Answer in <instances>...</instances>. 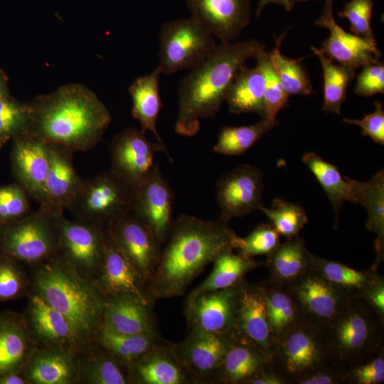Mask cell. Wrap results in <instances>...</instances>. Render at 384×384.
Here are the masks:
<instances>
[{
	"label": "cell",
	"instance_id": "obj_1",
	"mask_svg": "<svg viewBox=\"0 0 384 384\" xmlns=\"http://www.w3.org/2000/svg\"><path fill=\"white\" fill-rule=\"evenodd\" d=\"M237 238L228 223L220 219L178 217L147 286L151 302L182 294L209 263L223 252L235 249Z\"/></svg>",
	"mask_w": 384,
	"mask_h": 384
},
{
	"label": "cell",
	"instance_id": "obj_2",
	"mask_svg": "<svg viewBox=\"0 0 384 384\" xmlns=\"http://www.w3.org/2000/svg\"><path fill=\"white\" fill-rule=\"evenodd\" d=\"M28 106L23 134L47 144L86 151L94 147L112 117L96 94L80 83H70L36 97Z\"/></svg>",
	"mask_w": 384,
	"mask_h": 384
},
{
	"label": "cell",
	"instance_id": "obj_3",
	"mask_svg": "<svg viewBox=\"0 0 384 384\" xmlns=\"http://www.w3.org/2000/svg\"><path fill=\"white\" fill-rule=\"evenodd\" d=\"M264 50L255 39L218 44L180 82L176 132L184 137L197 134L201 119L219 111L240 68Z\"/></svg>",
	"mask_w": 384,
	"mask_h": 384
},
{
	"label": "cell",
	"instance_id": "obj_4",
	"mask_svg": "<svg viewBox=\"0 0 384 384\" xmlns=\"http://www.w3.org/2000/svg\"><path fill=\"white\" fill-rule=\"evenodd\" d=\"M29 268L31 292L65 317L80 346L94 340L106 297L96 279L81 275L58 255Z\"/></svg>",
	"mask_w": 384,
	"mask_h": 384
},
{
	"label": "cell",
	"instance_id": "obj_5",
	"mask_svg": "<svg viewBox=\"0 0 384 384\" xmlns=\"http://www.w3.org/2000/svg\"><path fill=\"white\" fill-rule=\"evenodd\" d=\"M329 360L346 370L384 352V320L361 297H352L321 330Z\"/></svg>",
	"mask_w": 384,
	"mask_h": 384
},
{
	"label": "cell",
	"instance_id": "obj_6",
	"mask_svg": "<svg viewBox=\"0 0 384 384\" xmlns=\"http://www.w3.org/2000/svg\"><path fill=\"white\" fill-rule=\"evenodd\" d=\"M134 188L115 172H102L82 182L68 210L75 220L106 227L132 210Z\"/></svg>",
	"mask_w": 384,
	"mask_h": 384
},
{
	"label": "cell",
	"instance_id": "obj_7",
	"mask_svg": "<svg viewBox=\"0 0 384 384\" xmlns=\"http://www.w3.org/2000/svg\"><path fill=\"white\" fill-rule=\"evenodd\" d=\"M0 253L31 267L58 253V230L54 213L37 211L0 225Z\"/></svg>",
	"mask_w": 384,
	"mask_h": 384
},
{
	"label": "cell",
	"instance_id": "obj_8",
	"mask_svg": "<svg viewBox=\"0 0 384 384\" xmlns=\"http://www.w3.org/2000/svg\"><path fill=\"white\" fill-rule=\"evenodd\" d=\"M159 64L161 74L192 70L214 50L213 35L193 17L169 21L159 34Z\"/></svg>",
	"mask_w": 384,
	"mask_h": 384
},
{
	"label": "cell",
	"instance_id": "obj_9",
	"mask_svg": "<svg viewBox=\"0 0 384 384\" xmlns=\"http://www.w3.org/2000/svg\"><path fill=\"white\" fill-rule=\"evenodd\" d=\"M329 361L321 329L302 319L277 340L270 363L287 384H297Z\"/></svg>",
	"mask_w": 384,
	"mask_h": 384
},
{
	"label": "cell",
	"instance_id": "obj_10",
	"mask_svg": "<svg viewBox=\"0 0 384 384\" xmlns=\"http://www.w3.org/2000/svg\"><path fill=\"white\" fill-rule=\"evenodd\" d=\"M58 253L81 275L96 279L102 262L105 227L68 219L55 213Z\"/></svg>",
	"mask_w": 384,
	"mask_h": 384
},
{
	"label": "cell",
	"instance_id": "obj_11",
	"mask_svg": "<svg viewBox=\"0 0 384 384\" xmlns=\"http://www.w3.org/2000/svg\"><path fill=\"white\" fill-rule=\"evenodd\" d=\"M287 287L302 318L321 331L338 314L352 297L312 268Z\"/></svg>",
	"mask_w": 384,
	"mask_h": 384
},
{
	"label": "cell",
	"instance_id": "obj_12",
	"mask_svg": "<svg viewBox=\"0 0 384 384\" xmlns=\"http://www.w3.org/2000/svg\"><path fill=\"white\" fill-rule=\"evenodd\" d=\"M105 228L148 286L161 252V244L151 229L132 211Z\"/></svg>",
	"mask_w": 384,
	"mask_h": 384
},
{
	"label": "cell",
	"instance_id": "obj_13",
	"mask_svg": "<svg viewBox=\"0 0 384 384\" xmlns=\"http://www.w3.org/2000/svg\"><path fill=\"white\" fill-rule=\"evenodd\" d=\"M262 191V173L255 166L242 164L224 174L216 187L219 219L228 223L232 218L260 210L264 206Z\"/></svg>",
	"mask_w": 384,
	"mask_h": 384
},
{
	"label": "cell",
	"instance_id": "obj_14",
	"mask_svg": "<svg viewBox=\"0 0 384 384\" xmlns=\"http://www.w3.org/2000/svg\"><path fill=\"white\" fill-rule=\"evenodd\" d=\"M174 199L173 189L156 164L134 187L132 212L151 229L161 245L166 240L173 222Z\"/></svg>",
	"mask_w": 384,
	"mask_h": 384
},
{
	"label": "cell",
	"instance_id": "obj_15",
	"mask_svg": "<svg viewBox=\"0 0 384 384\" xmlns=\"http://www.w3.org/2000/svg\"><path fill=\"white\" fill-rule=\"evenodd\" d=\"M142 129L128 128L117 134L110 144L112 171L134 188L151 172L154 155L163 150L153 143Z\"/></svg>",
	"mask_w": 384,
	"mask_h": 384
},
{
	"label": "cell",
	"instance_id": "obj_16",
	"mask_svg": "<svg viewBox=\"0 0 384 384\" xmlns=\"http://www.w3.org/2000/svg\"><path fill=\"white\" fill-rule=\"evenodd\" d=\"M239 285L206 292L186 300L190 330L226 334L235 329Z\"/></svg>",
	"mask_w": 384,
	"mask_h": 384
},
{
	"label": "cell",
	"instance_id": "obj_17",
	"mask_svg": "<svg viewBox=\"0 0 384 384\" xmlns=\"http://www.w3.org/2000/svg\"><path fill=\"white\" fill-rule=\"evenodd\" d=\"M28 298L22 315L36 347L76 352L80 344L65 317L40 296L31 292Z\"/></svg>",
	"mask_w": 384,
	"mask_h": 384
},
{
	"label": "cell",
	"instance_id": "obj_18",
	"mask_svg": "<svg viewBox=\"0 0 384 384\" xmlns=\"http://www.w3.org/2000/svg\"><path fill=\"white\" fill-rule=\"evenodd\" d=\"M235 331L254 344L271 361L277 339L270 328L266 310L263 285L240 283Z\"/></svg>",
	"mask_w": 384,
	"mask_h": 384
},
{
	"label": "cell",
	"instance_id": "obj_19",
	"mask_svg": "<svg viewBox=\"0 0 384 384\" xmlns=\"http://www.w3.org/2000/svg\"><path fill=\"white\" fill-rule=\"evenodd\" d=\"M191 17L221 43L233 42L249 24L250 0H186Z\"/></svg>",
	"mask_w": 384,
	"mask_h": 384
},
{
	"label": "cell",
	"instance_id": "obj_20",
	"mask_svg": "<svg viewBox=\"0 0 384 384\" xmlns=\"http://www.w3.org/2000/svg\"><path fill=\"white\" fill-rule=\"evenodd\" d=\"M334 1L324 0L321 15L314 21L315 25L329 31V37L321 43L319 50L331 60L355 70L380 62L381 53L378 47L348 33L337 23L334 16Z\"/></svg>",
	"mask_w": 384,
	"mask_h": 384
},
{
	"label": "cell",
	"instance_id": "obj_21",
	"mask_svg": "<svg viewBox=\"0 0 384 384\" xmlns=\"http://www.w3.org/2000/svg\"><path fill=\"white\" fill-rule=\"evenodd\" d=\"M229 333L190 330L185 339L172 343L178 359L198 383H209L221 364L228 348Z\"/></svg>",
	"mask_w": 384,
	"mask_h": 384
},
{
	"label": "cell",
	"instance_id": "obj_22",
	"mask_svg": "<svg viewBox=\"0 0 384 384\" xmlns=\"http://www.w3.org/2000/svg\"><path fill=\"white\" fill-rule=\"evenodd\" d=\"M50 164L40 208L51 213L68 210L82 180L75 171L72 149L48 144Z\"/></svg>",
	"mask_w": 384,
	"mask_h": 384
},
{
	"label": "cell",
	"instance_id": "obj_23",
	"mask_svg": "<svg viewBox=\"0 0 384 384\" xmlns=\"http://www.w3.org/2000/svg\"><path fill=\"white\" fill-rule=\"evenodd\" d=\"M131 384L198 383L176 356L172 343L161 340L129 365Z\"/></svg>",
	"mask_w": 384,
	"mask_h": 384
},
{
	"label": "cell",
	"instance_id": "obj_24",
	"mask_svg": "<svg viewBox=\"0 0 384 384\" xmlns=\"http://www.w3.org/2000/svg\"><path fill=\"white\" fill-rule=\"evenodd\" d=\"M105 295L129 293L151 305L147 284L105 228V250L100 272L95 279Z\"/></svg>",
	"mask_w": 384,
	"mask_h": 384
},
{
	"label": "cell",
	"instance_id": "obj_25",
	"mask_svg": "<svg viewBox=\"0 0 384 384\" xmlns=\"http://www.w3.org/2000/svg\"><path fill=\"white\" fill-rule=\"evenodd\" d=\"M11 159L19 184L40 205L50 164L48 144L25 134L16 137Z\"/></svg>",
	"mask_w": 384,
	"mask_h": 384
},
{
	"label": "cell",
	"instance_id": "obj_26",
	"mask_svg": "<svg viewBox=\"0 0 384 384\" xmlns=\"http://www.w3.org/2000/svg\"><path fill=\"white\" fill-rule=\"evenodd\" d=\"M100 326L124 334H157L151 305L129 293L106 295Z\"/></svg>",
	"mask_w": 384,
	"mask_h": 384
},
{
	"label": "cell",
	"instance_id": "obj_27",
	"mask_svg": "<svg viewBox=\"0 0 384 384\" xmlns=\"http://www.w3.org/2000/svg\"><path fill=\"white\" fill-rule=\"evenodd\" d=\"M270 364L265 355L233 329L225 357L209 383L245 384Z\"/></svg>",
	"mask_w": 384,
	"mask_h": 384
},
{
	"label": "cell",
	"instance_id": "obj_28",
	"mask_svg": "<svg viewBox=\"0 0 384 384\" xmlns=\"http://www.w3.org/2000/svg\"><path fill=\"white\" fill-rule=\"evenodd\" d=\"M76 352L36 347L21 373L29 384L78 383Z\"/></svg>",
	"mask_w": 384,
	"mask_h": 384
},
{
	"label": "cell",
	"instance_id": "obj_29",
	"mask_svg": "<svg viewBox=\"0 0 384 384\" xmlns=\"http://www.w3.org/2000/svg\"><path fill=\"white\" fill-rule=\"evenodd\" d=\"M36 348L22 313L0 312V378L21 372Z\"/></svg>",
	"mask_w": 384,
	"mask_h": 384
},
{
	"label": "cell",
	"instance_id": "obj_30",
	"mask_svg": "<svg viewBox=\"0 0 384 384\" xmlns=\"http://www.w3.org/2000/svg\"><path fill=\"white\" fill-rule=\"evenodd\" d=\"M78 383L131 384L129 366L95 339L80 346L76 352Z\"/></svg>",
	"mask_w": 384,
	"mask_h": 384
},
{
	"label": "cell",
	"instance_id": "obj_31",
	"mask_svg": "<svg viewBox=\"0 0 384 384\" xmlns=\"http://www.w3.org/2000/svg\"><path fill=\"white\" fill-rule=\"evenodd\" d=\"M161 74L156 66L147 75L136 78L129 87L132 97L133 117L141 124L142 130L149 131L154 136L158 143L171 162L173 160L168 152L164 140L156 129V122L162 107L159 93V78Z\"/></svg>",
	"mask_w": 384,
	"mask_h": 384
},
{
	"label": "cell",
	"instance_id": "obj_32",
	"mask_svg": "<svg viewBox=\"0 0 384 384\" xmlns=\"http://www.w3.org/2000/svg\"><path fill=\"white\" fill-rule=\"evenodd\" d=\"M351 201L362 205L367 211L366 230L376 238V259L372 267L377 269L384 258V171L380 169L370 180L361 182L350 178Z\"/></svg>",
	"mask_w": 384,
	"mask_h": 384
},
{
	"label": "cell",
	"instance_id": "obj_33",
	"mask_svg": "<svg viewBox=\"0 0 384 384\" xmlns=\"http://www.w3.org/2000/svg\"><path fill=\"white\" fill-rule=\"evenodd\" d=\"M311 255L299 235L287 238L267 255L265 263L270 272L267 281L289 284L311 269Z\"/></svg>",
	"mask_w": 384,
	"mask_h": 384
},
{
	"label": "cell",
	"instance_id": "obj_34",
	"mask_svg": "<svg viewBox=\"0 0 384 384\" xmlns=\"http://www.w3.org/2000/svg\"><path fill=\"white\" fill-rule=\"evenodd\" d=\"M213 263L210 275L188 294L186 300L206 292L236 286L244 279L246 274L265 265V262L257 261L240 252L234 253L233 250L221 253Z\"/></svg>",
	"mask_w": 384,
	"mask_h": 384
},
{
	"label": "cell",
	"instance_id": "obj_35",
	"mask_svg": "<svg viewBox=\"0 0 384 384\" xmlns=\"http://www.w3.org/2000/svg\"><path fill=\"white\" fill-rule=\"evenodd\" d=\"M265 78L260 68L242 66L228 92L225 102L233 114L254 112L264 117Z\"/></svg>",
	"mask_w": 384,
	"mask_h": 384
},
{
	"label": "cell",
	"instance_id": "obj_36",
	"mask_svg": "<svg viewBox=\"0 0 384 384\" xmlns=\"http://www.w3.org/2000/svg\"><path fill=\"white\" fill-rule=\"evenodd\" d=\"M311 267L352 297H361L368 287L383 277L375 268L358 270L313 254L311 255Z\"/></svg>",
	"mask_w": 384,
	"mask_h": 384
},
{
	"label": "cell",
	"instance_id": "obj_37",
	"mask_svg": "<svg viewBox=\"0 0 384 384\" xmlns=\"http://www.w3.org/2000/svg\"><path fill=\"white\" fill-rule=\"evenodd\" d=\"M268 321L277 340L303 318L287 285L262 283Z\"/></svg>",
	"mask_w": 384,
	"mask_h": 384
},
{
	"label": "cell",
	"instance_id": "obj_38",
	"mask_svg": "<svg viewBox=\"0 0 384 384\" xmlns=\"http://www.w3.org/2000/svg\"><path fill=\"white\" fill-rule=\"evenodd\" d=\"M302 159L329 198L335 212V228H336L339 210L343 203L345 201H351L350 178L343 176L336 166L325 161L315 152L304 154Z\"/></svg>",
	"mask_w": 384,
	"mask_h": 384
},
{
	"label": "cell",
	"instance_id": "obj_39",
	"mask_svg": "<svg viewBox=\"0 0 384 384\" xmlns=\"http://www.w3.org/2000/svg\"><path fill=\"white\" fill-rule=\"evenodd\" d=\"M311 48L319 58L323 70L322 109L325 112L339 114L342 104L346 99L348 87L356 76V70L349 66L334 63L319 48L314 46Z\"/></svg>",
	"mask_w": 384,
	"mask_h": 384
},
{
	"label": "cell",
	"instance_id": "obj_40",
	"mask_svg": "<svg viewBox=\"0 0 384 384\" xmlns=\"http://www.w3.org/2000/svg\"><path fill=\"white\" fill-rule=\"evenodd\" d=\"M94 339L111 355L128 366L160 341L157 334H124L100 325Z\"/></svg>",
	"mask_w": 384,
	"mask_h": 384
},
{
	"label": "cell",
	"instance_id": "obj_41",
	"mask_svg": "<svg viewBox=\"0 0 384 384\" xmlns=\"http://www.w3.org/2000/svg\"><path fill=\"white\" fill-rule=\"evenodd\" d=\"M278 124L277 119H261L251 125L224 126L219 132L213 151L226 156L244 154Z\"/></svg>",
	"mask_w": 384,
	"mask_h": 384
},
{
	"label": "cell",
	"instance_id": "obj_42",
	"mask_svg": "<svg viewBox=\"0 0 384 384\" xmlns=\"http://www.w3.org/2000/svg\"><path fill=\"white\" fill-rule=\"evenodd\" d=\"M286 33L287 31H284L277 38L274 48L269 53L272 65L289 97L311 95L314 92L313 86L301 60L289 58L281 53L280 46Z\"/></svg>",
	"mask_w": 384,
	"mask_h": 384
},
{
	"label": "cell",
	"instance_id": "obj_43",
	"mask_svg": "<svg viewBox=\"0 0 384 384\" xmlns=\"http://www.w3.org/2000/svg\"><path fill=\"white\" fill-rule=\"evenodd\" d=\"M21 262L0 253V304L28 297L31 277Z\"/></svg>",
	"mask_w": 384,
	"mask_h": 384
},
{
	"label": "cell",
	"instance_id": "obj_44",
	"mask_svg": "<svg viewBox=\"0 0 384 384\" xmlns=\"http://www.w3.org/2000/svg\"><path fill=\"white\" fill-rule=\"evenodd\" d=\"M262 210L281 236L297 235L308 222L305 210L300 206L282 198H274L271 207Z\"/></svg>",
	"mask_w": 384,
	"mask_h": 384
},
{
	"label": "cell",
	"instance_id": "obj_45",
	"mask_svg": "<svg viewBox=\"0 0 384 384\" xmlns=\"http://www.w3.org/2000/svg\"><path fill=\"white\" fill-rule=\"evenodd\" d=\"M255 59L265 78V110L262 119L275 120L280 110L288 106L289 96L285 92L272 65L269 53L264 50Z\"/></svg>",
	"mask_w": 384,
	"mask_h": 384
},
{
	"label": "cell",
	"instance_id": "obj_46",
	"mask_svg": "<svg viewBox=\"0 0 384 384\" xmlns=\"http://www.w3.org/2000/svg\"><path fill=\"white\" fill-rule=\"evenodd\" d=\"M373 4V0H351L338 13V16L349 21L351 33L363 38L370 45L378 47L371 26Z\"/></svg>",
	"mask_w": 384,
	"mask_h": 384
},
{
	"label": "cell",
	"instance_id": "obj_47",
	"mask_svg": "<svg viewBox=\"0 0 384 384\" xmlns=\"http://www.w3.org/2000/svg\"><path fill=\"white\" fill-rule=\"evenodd\" d=\"M280 235L271 223H261L246 237L238 236L235 249L247 257L271 253L279 245Z\"/></svg>",
	"mask_w": 384,
	"mask_h": 384
},
{
	"label": "cell",
	"instance_id": "obj_48",
	"mask_svg": "<svg viewBox=\"0 0 384 384\" xmlns=\"http://www.w3.org/2000/svg\"><path fill=\"white\" fill-rule=\"evenodd\" d=\"M28 116V103L18 102L9 96L0 97V136L8 139L23 134Z\"/></svg>",
	"mask_w": 384,
	"mask_h": 384
},
{
	"label": "cell",
	"instance_id": "obj_49",
	"mask_svg": "<svg viewBox=\"0 0 384 384\" xmlns=\"http://www.w3.org/2000/svg\"><path fill=\"white\" fill-rule=\"evenodd\" d=\"M27 195L20 184L0 187V225L14 221L30 212Z\"/></svg>",
	"mask_w": 384,
	"mask_h": 384
},
{
	"label": "cell",
	"instance_id": "obj_50",
	"mask_svg": "<svg viewBox=\"0 0 384 384\" xmlns=\"http://www.w3.org/2000/svg\"><path fill=\"white\" fill-rule=\"evenodd\" d=\"M346 384H380L384 381V352L376 357L348 368Z\"/></svg>",
	"mask_w": 384,
	"mask_h": 384
},
{
	"label": "cell",
	"instance_id": "obj_51",
	"mask_svg": "<svg viewBox=\"0 0 384 384\" xmlns=\"http://www.w3.org/2000/svg\"><path fill=\"white\" fill-rule=\"evenodd\" d=\"M354 93L370 97L384 93V65L380 61L363 66L356 78Z\"/></svg>",
	"mask_w": 384,
	"mask_h": 384
},
{
	"label": "cell",
	"instance_id": "obj_52",
	"mask_svg": "<svg viewBox=\"0 0 384 384\" xmlns=\"http://www.w3.org/2000/svg\"><path fill=\"white\" fill-rule=\"evenodd\" d=\"M373 112L366 114L360 119L343 118L346 123L358 126L362 135L369 137L375 143L384 144V110L380 101L374 102Z\"/></svg>",
	"mask_w": 384,
	"mask_h": 384
},
{
	"label": "cell",
	"instance_id": "obj_53",
	"mask_svg": "<svg viewBox=\"0 0 384 384\" xmlns=\"http://www.w3.org/2000/svg\"><path fill=\"white\" fill-rule=\"evenodd\" d=\"M346 370L331 361L300 379L297 384H345Z\"/></svg>",
	"mask_w": 384,
	"mask_h": 384
},
{
	"label": "cell",
	"instance_id": "obj_54",
	"mask_svg": "<svg viewBox=\"0 0 384 384\" xmlns=\"http://www.w3.org/2000/svg\"><path fill=\"white\" fill-rule=\"evenodd\" d=\"M384 320V278L368 287L361 296Z\"/></svg>",
	"mask_w": 384,
	"mask_h": 384
},
{
	"label": "cell",
	"instance_id": "obj_55",
	"mask_svg": "<svg viewBox=\"0 0 384 384\" xmlns=\"http://www.w3.org/2000/svg\"><path fill=\"white\" fill-rule=\"evenodd\" d=\"M245 384H287L270 364L258 374L249 379Z\"/></svg>",
	"mask_w": 384,
	"mask_h": 384
},
{
	"label": "cell",
	"instance_id": "obj_56",
	"mask_svg": "<svg viewBox=\"0 0 384 384\" xmlns=\"http://www.w3.org/2000/svg\"><path fill=\"white\" fill-rule=\"evenodd\" d=\"M309 0H258L255 16L260 17L263 9L270 4H277L282 6L287 11H292L297 4Z\"/></svg>",
	"mask_w": 384,
	"mask_h": 384
},
{
	"label": "cell",
	"instance_id": "obj_57",
	"mask_svg": "<svg viewBox=\"0 0 384 384\" xmlns=\"http://www.w3.org/2000/svg\"><path fill=\"white\" fill-rule=\"evenodd\" d=\"M0 384H29L21 372L11 373L0 378Z\"/></svg>",
	"mask_w": 384,
	"mask_h": 384
},
{
	"label": "cell",
	"instance_id": "obj_58",
	"mask_svg": "<svg viewBox=\"0 0 384 384\" xmlns=\"http://www.w3.org/2000/svg\"><path fill=\"white\" fill-rule=\"evenodd\" d=\"M5 82L3 76L0 74V97H7Z\"/></svg>",
	"mask_w": 384,
	"mask_h": 384
},
{
	"label": "cell",
	"instance_id": "obj_59",
	"mask_svg": "<svg viewBox=\"0 0 384 384\" xmlns=\"http://www.w3.org/2000/svg\"><path fill=\"white\" fill-rule=\"evenodd\" d=\"M7 140V139L0 136V148L2 146L3 144Z\"/></svg>",
	"mask_w": 384,
	"mask_h": 384
}]
</instances>
